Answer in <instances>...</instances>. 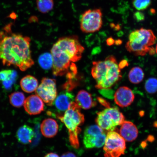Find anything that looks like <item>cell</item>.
I'll list each match as a JSON object with an SVG mask.
<instances>
[{
    "label": "cell",
    "mask_w": 157,
    "mask_h": 157,
    "mask_svg": "<svg viewBox=\"0 0 157 157\" xmlns=\"http://www.w3.org/2000/svg\"><path fill=\"white\" fill-rule=\"evenodd\" d=\"M29 37L12 32L10 25L0 31V60L4 66H13L24 71L34 64Z\"/></svg>",
    "instance_id": "1"
},
{
    "label": "cell",
    "mask_w": 157,
    "mask_h": 157,
    "mask_svg": "<svg viewBox=\"0 0 157 157\" xmlns=\"http://www.w3.org/2000/svg\"><path fill=\"white\" fill-rule=\"evenodd\" d=\"M84 48L76 35L61 37L51 50L53 57V74L55 76L66 75L72 64L82 58Z\"/></svg>",
    "instance_id": "2"
},
{
    "label": "cell",
    "mask_w": 157,
    "mask_h": 157,
    "mask_svg": "<svg viewBox=\"0 0 157 157\" xmlns=\"http://www.w3.org/2000/svg\"><path fill=\"white\" fill-rule=\"evenodd\" d=\"M91 74L97 89H109L122 78L121 69L114 56H109L102 61L93 63Z\"/></svg>",
    "instance_id": "3"
},
{
    "label": "cell",
    "mask_w": 157,
    "mask_h": 157,
    "mask_svg": "<svg viewBox=\"0 0 157 157\" xmlns=\"http://www.w3.org/2000/svg\"><path fill=\"white\" fill-rule=\"evenodd\" d=\"M156 40L152 30L142 28L130 33L125 47L128 52L135 56H143L148 53L151 55L155 52L152 46Z\"/></svg>",
    "instance_id": "4"
},
{
    "label": "cell",
    "mask_w": 157,
    "mask_h": 157,
    "mask_svg": "<svg viewBox=\"0 0 157 157\" xmlns=\"http://www.w3.org/2000/svg\"><path fill=\"white\" fill-rule=\"evenodd\" d=\"M80 107L73 101L64 115L56 114V117L67 128L71 145L75 148H79L78 135L81 132L80 126L83 124L85 118L80 111Z\"/></svg>",
    "instance_id": "5"
},
{
    "label": "cell",
    "mask_w": 157,
    "mask_h": 157,
    "mask_svg": "<svg viewBox=\"0 0 157 157\" xmlns=\"http://www.w3.org/2000/svg\"><path fill=\"white\" fill-rule=\"evenodd\" d=\"M95 120L98 126L103 130L112 131L125 121L123 114L117 108L109 107L97 113Z\"/></svg>",
    "instance_id": "6"
},
{
    "label": "cell",
    "mask_w": 157,
    "mask_h": 157,
    "mask_svg": "<svg viewBox=\"0 0 157 157\" xmlns=\"http://www.w3.org/2000/svg\"><path fill=\"white\" fill-rule=\"evenodd\" d=\"M126 149L125 141L120 134L114 131L108 132L103 147L104 157H120Z\"/></svg>",
    "instance_id": "7"
},
{
    "label": "cell",
    "mask_w": 157,
    "mask_h": 157,
    "mask_svg": "<svg viewBox=\"0 0 157 157\" xmlns=\"http://www.w3.org/2000/svg\"><path fill=\"white\" fill-rule=\"evenodd\" d=\"M103 14L99 9L87 10L82 14L80 21V29L85 33L99 31L103 25Z\"/></svg>",
    "instance_id": "8"
},
{
    "label": "cell",
    "mask_w": 157,
    "mask_h": 157,
    "mask_svg": "<svg viewBox=\"0 0 157 157\" xmlns=\"http://www.w3.org/2000/svg\"><path fill=\"white\" fill-rule=\"evenodd\" d=\"M106 135L98 125H90L84 133L83 143L86 148H99L105 144Z\"/></svg>",
    "instance_id": "9"
},
{
    "label": "cell",
    "mask_w": 157,
    "mask_h": 157,
    "mask_svg": "<svg viewBox=\"0 0 157 157\" xmlns=\"http://www.w3.org/2000/svg\"><path fill=\"white\" fill-rule=\"evenodd\" d=\"M35 94L47 105L52 106L57 97L56 81L54 79L44 78L35 91Z\"/></svg>",
    "instance_id": "10"
},
{
    "label": "cell",
    "mask_w": 157,
    "mask_h": 157,
    "mask_svg": "<svg viewBox=\"0 0 157 157\" xmlns=\"http://www.w3.org/2000/svg\"><path fill=\"white\" fill-rule=\"evenodd\" d=\"M116 104L121 108L128 107L134 101L135 96L132 90L126 86L118 88L114 95Z\"/></svg>",
    "instance_id": "11"
},
{
    "label": "cell",
    "mask_w": 157,
    "mask_h": 157,
    "mask_svg": "<svg viewBox=\"0 0 157 157\" xmlns=\"http://www.w3.org/2000/svg\"><path fill=\"white\" fill-rule=\"evenodd\" d=\"M24 106L25 110L29 115H37L44 110V102L37 95H31L25 99Z\"/></svg>",
    "instance_id": "12"
},
{
    "label": "cell",
    "mask_w": 157,
    "mask_h": 157,
    "mask_svg": "<svg viewBox=\"0 0 157 157\" xmlns=\"http://www.w3.org/2000/svg\"><path fill=\"white\" fill-rule=\"evenodd\" d=\"M120 133L127 142H132L136 140L139 134L136 125L130 121H124L121 125Z\"/></svg>",
    "instance_id": "13"
},
{
    "label": "cell",
    "mask_w": 157,
    "mask_h": 157,
    "mask_svg": "<svg viewBox=\"0 0 157 157\" xmlns=\"http://www.w3.org/2000/svg\"><path fill=\"white\" fill-rule=\"evenodd\" d=\"M74 98L73 94L69 92H62L55 99L54 102L55 106L60 112L66 111L68 109L71 103L74 101Z\"/></svg>",
    "instance_id": "14"
},
{
    "label": "cell",
    "mask_w": 157,
    "mask_h": 157,
    "mask_svg": "<svg viewBox=\"0 0 157 157\" xmlns=\"http://www.w3.org/2000/svg\"><path fill=\"white\" fill-rule=\"evenodd\" d=\"M59 125L57 121L52 118L45 119L40 125V130L43 136L52 138L58 133Z\"/></svg>",
    "instance_id": "15"
},
{
    "label": "cell",
    "mask_w": 157,
    "mask_h": 157,
    "mask_svg": "<svg viewBox=\"0 0 157 157\" xmlns=\"http://www.w3.org/2000/svg\"><path fill=\"white\" fill-rule=\"evenodd\" d=\"M75 101L78 106L84 109H90L97 105V103L93 101L91 94L85 90L78 92Z\"/></svg>",
    "instance_id": "16"
},
{
    "label": "cell",
    "mask_w": 157,
    "mask_h": 157,
    "mask_svg": "<svg viewBox=\"0 0 157 157\" xmlns=\"http://www.w3.org/2000/svg\"><path fill=\"white\" fill-rule=\"evenodd\" d=\"M34 132L31 127L27 125L21 126L17 130L16 137L18 142L23 144H27L32 142L34 137Z\"/></svg>",
    "instance_id": "17"
},
{
    "label": "cell",
    "mask_w": 157,
    "mask_h": 157,
    "mask_svg": "<svg viewBox=\"0 0 157 157\" xmlns=\"http://www.w3.org/2000/svg\"><path fill=\"white\" fill-rule=\"evenodd\" d=\"M20 85L23 91L30 93L36 91L38 87V82L34 76L27 75L21 80Z\"/></svg>",
    "instance_id": "18"
},
{
    "label": "cell",
    "mask_w": 157,
    "mask_h": 157,
    "mask_svg": "<svg viewBox=\"0 0 157 157\" xmlns=\"http://www.w3.org/2000/svg\"><path fill=\"white\" fill-rule=\"evenodd\" d=\"M144 72L139 67H135L131 68L128 75L129 81L133 84L140 83L144 79Z\"/></svg>",
    "instance_id": "19"
},
{
    "label": "cell",
    "mask_w": 157,
    "mask_h": 157,
    "mask_svg": "<svg viewBox=\"0 0 157 157\" xmlns=\"http://www.w3.org/2000/svg\"><path fill=\"white\" fill-rule=\"evenodd\" d=\"M10 102L13 106L20 108L24 105L25 101L24 94L21 92H15L9 96Z\"/></svg>",
    "instance_id": "20"
},
{
    "label": "cell",
    "mask_w": 157,
    "mask_h": 157,
    "mask_svg": "<svg viewBox=\"0 0 157 157\" xmlns=\"http://www.w3.org/2000/svg\"><path fill=\"white\" fill-rule=\"evenodd\" d=\"M53 57L51 53H44L40 55L38 59V63L41 67L45 70H48L52 67Z\"/></svg>",
    "instance_id": "21"
},
{
    "label": "cell",
    "mask_w": 157,
    "mask_h": 157,
    "mask_svg": "<svg viewBox=\"0 0 157 157\" xmlns=\"http://www.w3.org/2000/svg\"><path fill=\"white\" fill-rule=\"evenodd\" d=\"M37 9L43 13H46L52 10L54 7V0H36Z\"/></svg>",
    "instance_id": "22"
},
{
    "label": "cell",
    "mask_w": 157,
    "mask_h": 157,
    "mask_svg": "<svg viewBox=\"0 0 157 157\" xmlns=\"http://www.w3.org/2000/svg\"><path fill=\"white\" fill-rule=\"evenodd\" d=\"M145 88L147 93L153 94L157 92V78H151L147 80L145 84Z\"/></svg>",
    "instance_id": "23"
},
{
    "label": "cell",
    "mask_w": 157,
    "mask_h": 157,
    "mask_svg": "<svg viewBox=\"0 0 157 157\" xmlns=\"http://www.w3.org/2000/svg\"><path fill=\"white\" fill-rule=\"evenodd\" d=\"M151 0H133V4L139 11L146 9L151 5Z\"/></svg>",
    "instance_id": "24"
},
{
    "label": "cell",
    "mask_w": 157,
    "mask_h": 157,
    "mask_svg": "<svg viewBox=\"0 0 157 157\" xmlns=\"http://www.w3.org/2000/svg\"><path fill=\"white\" fill-rule=\"evenodd\" d=\"M13 71L7 70L0 71V81L4 82L9 79Z\"/></svg>",
    "instance_id": "25"
},
{
    "label": "cell",
    "mask_w": 157,
    "mask_h": 157,
    "mask_svg": "<svg viewBox=\"0 0 157 157\" xmlns=\"http://www.w3.org/2000/svg\"><path fill=\"white\" fill-rule=\"evenodd\" d=\"M134 17L137 21H140L144 20L145 16L144 13L140 11H137L134 14Z\"/></svg>",
    "instance_id": "26"
},
{
    "label": "cell",
    "mask_w": 157,
    "mask_h": 157,
    "mask_svg": "<svg viewBox=\"0 0 157 157\" xmlns=\"http://www.w3.org/2000/svg\"><path fill=\"white\" fill-rule=\"evenodd\" d=\"M98 100L99 101V102L102 105H103L104 107L107 108L110 107L109 103H108L106 100L103 99V98L101 97H98Z\"/></svg>",
    "instance_id": "27"
},
{
    "label": "cell",
    "mask_w": 157,
    "mask_h": 157,
    "mask_svg": "<svg viewBox=\"0 0 157 157\" xmlns=\"http://www.w3.org/2000/svg\"><path fill=\"white\" fill-rule=\"evenodd\" d=\"M61 157H76L74 153L68 152L65 153L63 154Z\"/></svg>",
    "instance_id": "28"
},
{
    "label": "cell",
    "mask_w": 157,
    "mask_h": 157,
    "mask_svg": "<svg viewBox=\"0 0 157 157\" xmlns=\"http://www.w3.org/2000/svg\"><path fill=\"white\" fill-rule=\"evenodd\" d=\"M114 42V40L112 38H109L107 39V44L109 46L113 45Z\"/></svg>",
    "instance_id": "29"
},
{
    "label": "cell",
    "mask_w": 157,
    "mask_h": 157,
    "mask_svg": "<svg viewBox=\"0 0 157 157\" xmlns=\"http://www.w3.org/2000/svg\"><path fill=\"white\" fill-rule=\"evenodd\" d=\"M44 157H59V156L56 153L51 152L47 154Z\"/></svg>",
    "instance_id": "30"
},
{
    "label": "cell",
    "mask_w": 157,
    "mask_h": 157,
    "mask_svg": "<svg viewBox=\"0 0 157 157\" xmlns=\"http://www.w3.org/2000/svg\"><path fill=\"white\" fill-rule=\"evenodd\" d=\"M121 42H121V40H119H119H118L116 41L115 44H117L119 45L120 44H121Z\"/></svg>",
    "instance_id": "31"
},
{
    "label": "cell",
    "mask_w": 157,
    "mask_h": 157,
    "mask_svg": "<svg viewBox=\"0 0 157 157\" xmlns=\"http://www.w3.org/2000/svg\"><path fill=\"white\" fill-rule=\"evenodd\" d=\"M155 52L157 54V44L156 45V48H155Z\"/></svg>",
    "instance_id": "32"
}]
</instances>
